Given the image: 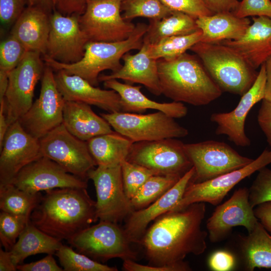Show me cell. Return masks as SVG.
<instances>
[{
	"label": "cell",
	"mask_w": 271,
	"mask_h": 271,
	"mask_svg": "<svg viewBox=\"0 0 271 271\" xmlns=\"http://www.w3.org/2000/svg\"><path fill=\"white\" fill-rule=\"evenodd\" d=\"M205 214V203L197 202L156 219L139 242L150 265L191 270L184 258L190 254L200 255L207 248L208 233L201 227Z\"/></svg>",
	"instance_id": "cell-1"
},
{
	"label": "cell",
	"mask_w": 271,
	"mask_h": 271,
	"mask_svg": "<svg viewBox=\"0 0 271 271\" xmlns=\"http://www.w3.org/2000/svg\"><path fill=\"white\" fill-rule=\"evenodd\" d=\"M87 188H60L45 191L30 222L60 241L68 240L98 220L96 201Z\"/></svg>",
	"instance_id": "cell-2"
},
{
	"label": "cell",
	"mask_w": 271,
	"mask_h": 271,
	"mask_svg": "<svg viewBox=\"0 0 271 271\" xmlns=\"http://www.w3.org/2000/svg\"><path fill=\"white\" fill-rule=\"evenodd\" d=\"M162 94L173 101L206 105L218 98L222 91L197 55L186 52L171 60H157Z\"/></svg>",
	"instance_id": "cell-3"
},
{
	"label": "cell",
	"mask_w": 271,
	"mask_h": 271,
	"mask_svg": "<svg viewBox=\"0 0 271 271\" xmlns=\"http://www.w3.org/2000/svg\"><path fill=\"white\" fill-rule=\"evenodd\" d=\"M148 28V25L145 23H138L132 34L120 41L88 42L83 57L75 63L60 62L46 55L43 59L47 66L53 70H63L68 74L80 76L95 86L98 83L100 72L105 70H110L112 72L117 71L122 66L120 60L125 54L141 49Z\"/></svg>",
	"instance_id": "cell-4"
},
{
	"label": "cell",
	"mask_w": 271,
	"mask_h": 271,
	"mask_svg": "<svg viewBox=\"0 0 271 271\" xmlns=\"http://www.w3.org/2000/svg\"><path fill=\"white\" fill-rule=\"evenodd\" d=\"M190 50L199 58L222 91L242 96L257 78L256 69L227 45L200 41Z\"/></svg>",
	"instance_id": "cell-5"
},
{
	"label": "cell",
	"mask_w": 271,
	"mask_h": 271,
	"mask_svg": "<svg viewBox=\"0 0 271 271\" xmlns=\"http://www.w3.org/2000/svg\"><path fill=\"white\" fill-rule=\"evenodd\" d=\"M68 242L76 251L99 262L114 258L134 260L137 257L124 228L110 221H99L80 231Z\"/></svg>",
	"instance_id": "cell-6"
},
{
	"label": "cell",
	"mask_w": 271,
	"mask_h": 271,
	"mask_svg": "<svg viewBox=\"0 0 271 271\" xmlns=\"http://www.w3.org/2000/svg\"><path fill=\"white\" fill-rule=\"evenodd\" d=\"M100 115L115 131L133 143L178 139L189 133L174 118L160 111L146 114L117 111Z\"/></svg>",
	"instance_id": "cell-7"
},
{
	"label": "cell",
	"mask_w": 271,
	"mask_h": 271,
	"mask_svg": "<svg viewBox=\"0 0 271 271\" xmlns=\"http://www.w3.org/2000/svg\"><path fill=\"white\" fill-rule=\"evenodd\" d=\"M122 1H87L78 22L88 42L120 41L132 34L136 25L123 19L120 14Z\"/></svg>",
	"instance_id": "cell-8"
},
{
	"label": "cell",
	"mask_w": 271,
	"mask_h": 271,
	"mask_svg": "<svg viewBox=\"0 0 271 271\" xmlns=\"http://www.w3.org/2000/svg\"><path fill=\"white\" fill-rule=\"evenodd\" d=\"M184 149L194 168L191 183L211 180L241 168L253 160L240 155L226 143L213 140L184 144Z\"/></svg>",
	"instance_id": "cell-9"
},
{
	"label": "cell",
	"mask_w": 271,
	"mask_h": 271,
	"mask_svg": "<svg viewBox=\"0 0 271 271\" xmlns=\"http://www.w3.org/2000/svg\"><path fill=\"white\" fill-rule=\"evenodd\" d=\"M41 55L28 51L20 63L8 73L4 105L9 125L18 120L33 103L36 85L45 69Z\"/></svg>",
	"instance_id": "cell-10"
},
{
	"label": "cell",
	"mask_w": 271,
	"mask_h": 271,
	"mask_svg": "<svg viewBox=\"0 0 271 271\" xmlns=\"http://www.w3.org/2000/svg\"><path fill=\"white\" fill-rule=\"evenodd\" d=\"M43 156L49 158L68 173L84 180L97 166L87 142L71 133L62 123L39 139Z\"/></svg>",
	"instance_id": "cell-11"
},
{
	"label": "cell",
	"mask_w": 271,
	"mask_h": 271,
	"mask_svg": "<svg viewBox=\"0 0 271 271\" xmlns=\"http://www.w3.org/2000/svg\"><path fill=\"white\" fill-rule=\"evenodd\" d=\"M97 166L88 174L96 193V217L118 223L134 210L124 191L121 165Z\"/></svg>",
	"instance_id": "cell-12"
},
{
	"label": "cell",
	"mask_w": 271,
	"mask_h": 271,
	"mask_svg": "<svg viewBox=\"0 0 271 271\" xmlns=\"http://www.w3.org/2000/svg\"><path fill=\"white\" fill-rule=\"evenodd\" d=\"M126 160L159 175L182 176L193 167L184 143L176 138L134 143Z\"/></svg>",
	"instance_id": "cell-13"
},
{
	"label": "cell",
	"mask_w": 271,
	"mask_h": 271,
	"mask_svg": "<svg viewBox=\"0 0 271 271\" xmlns=\"http://www.w3.org/2000/svg\"><path fill=\"white\" fill-rule=\"evenodd\" d=\"M65 102L53 70L47 66L41 78L39 97L19 120L26 131L40 139L63 123Z\"/></svg>",
	"instance_id": "cell-14"
},
{
	"label": "cell",
	"mask_w": 271,
	"mask_h": 271,
	"mask_svg": "<svg viewBox=\"0 0 271 271\" xmlns=\"http://www.w3.org/2000/svg\"><path fill=\"white\" fill-rule=\"evenodd\" d=\"M271 163V151L264 150L246 166L211 180L189 184L181 200L170 211L181 210L197 202L218 205L228 193L244 179Z\"/></svg>",
	"instance_id": "cell-15"
},
{
	"label": "cell",
	"mask_w": 271,
	"mask_h": 271,
	"mask_svg": "<svg viewBox=\"0 0 271 271\" xmlns=\"http://www.w3.org/2000/svg\"><path fill=\"white\" fill-rule=\"evenodd\" d=\"M0 151V185L12 183L23 168L43 156L39 139L19 120L9 125Z\"/></svg>",
	"instance_id": "cell-16"
},
{
	"label": "cell",
	"mask_w": 271,
	"mask_h": 271,
	"mask_svg": "<svg viewBox=\"0 0 271 271\" xmlns=\"http://www.w3.org/2000/svg\"><path fill=\"white\" fill-rule=\"evenodd\" d=\"M258 222L249 200V189L235 190L230 198L218 205L207 219L206 228L211 242L224 240L236 226L244 227L250 232Z\"/></svg>",
	"instance_id": "cell-17"
},
{
	"label": "cell",
	"mask_w": 271,
	"mask_h": 271,
	"mask_svg": "<svg viewBox=\"0 0 271 271\" xmlns=\"http://www.w3.org/2000/svg\"><path fill=\"white\" fill-rule=\"evenodd\" d=\"M88 42L78 15L65 16L58 11L51 15L45 55L60 62L75 63L83 57Z\"/></svg>",
	"instance_id": "cell-18"
},
{
	"label": "cell",
	"mask_w": 271,
	"mask_h": 271,
	"mask_svg": "<svg viewBox=\"0 0 271 271\" xmlns=\"http://www.w3.org/2000/svg\"><path fill=\"white\" fill-rule=\"evenodd\" d=\"M12 184L31 193L60 188H87V181L66 171L58 163L42 156L23 168Z\"/></svg>",
	"instance_id": "cell-19"
},
{
	"label": "cell",
	"mask_w": 271,
	"mask_h": 271,
	"mask_svg": "<svg viewBox=\"0 0 271 271\" xmlns=\"http://www.w3.org/2000/svg\"><path fill=\"white\" fill-rule=\"evenodd\" d=\"M266 72L264 63L260 66L257 78L252 86L244 93L235 108L228 112L214 113L210 119L217 125V135L224 134L235 145L249 146L250 140L245 131V120L252 107L264 98Z\"/></svg>",
	"instance_id": "cell-20"
},
{
	"label": "cell",
	"mask_w": 271,
	"mask_h": 271,
	"mask_svg": "<svg viewBox=\"0 0 271 271\" xmlns=\"http://www.w3.org/2000/svg\"><path fill=\"white\" fill-rule=\"evenodd\" d=\"M194 174L192 167L167 192L147 207L134 210L126 219L124 230L129 241L139 243L149 224L170 211L182 198Z\"/></svg>",
	"instance_id": "cell-21"
},
{
	"label": "cell",
	"mask_w": 271,
	"mask_h": 271,
	"mask_svg": "<svg viewBox=\"0 0 271 271\" xmlns=\"http://www.w3.org/2000/svg\"><path fill=\"white\" fill-rule=\"evenodd\" d=\"M56 71L54 74L56 84L65 101L96 106L108 113L122 111L120 96L114 90L96 87L84 78L63 70Z\"/></svg>",
	"instance_id": "cell-22"
},
{
	"label": "cell",
	"mask_w": 271,
	"mask_h": 271,
	"mask_svg": "<svg viewBox=\"0 0 271 271\" xmlns=\"http://www.w3.org/2000/svg\"><path fill=\"white\" fill-rule=\"evenodd\" d=\"M252 21L240 38L220 43L232 48L256 69L271 56V18L253 17Z\"/></svg>",
	"instance_id": "cell-23"
},
{
	"label": "cell",
	"mask_w": 271,
	"mask_h": 271,
	"mask_svg": "<svg viewBox=\"0 0 271 271\" xmlns=\"http://www.w3.org/2000/svg\"><path fill=\"white\" fill-rule=\"evenodd\" d=\"M122 59L124 64L119 70L109 75L99 76V81L121 79L142 84L155 95L162 94L157 60L149 57L147 44L143 43L137 53L131 55L127 52Z\"/></svg>",
	"instance_id": "cell-24"
},
{
	"label": "cell",
	"mask_w": 271,
	"mask_h": 271,
	"mask_svg": "<svg viewBox=\"0 0 271 271\" xmlns=\"http://www.w3.org/2000/svg\"><path fill=\"white\" fill-rule=\"evenodd\" d=\"M50 16L40 8L28 6L14 23L11 34L28 51L45 55L50 29Z\"/></svg>",
	"instance_id": "cell-25"
},
{
	"label": "cell",
	"mask_w": 271,
	"mask_h": 271,
	"mask_svg": "<svg viewBox=\"0 0 271 271\" xmlns=\"http://www.w3.org/2000/svg\"><path fill=\"white\" fill-rule=\"evenodd\" d=\"M103 83L106 88L119 94L123 112L141 113L147 109H154L174 118L183 117L188 113L187 107L182 102L160 103L150 99L142 92L141 86L121 83L117 79L106 80Z\"/></svg>",
	"instance_id": "cell-26"
},
{
	"label": "cell",
	"mask_w": 271,
	"mask_h": 271,
	"mask_svg": "<svg viewBox=\"0 0 271 271\" xmlns=\"http://www.w3.org/2000/svg\"><path fill=\"white\" fill-rule=\"evenodd\" d=\"M62 123L71 133L86 142L113 131L108 122L90 105L81 102L65 101Z\"/></svg>",
	"instance_id": "cell-27"
},
{
	"label": "cell",
	"mask_w": 271,
	"mask_h": 271,
	"mask_svg": "<svg viewBox=\"0 0 271 271\" xmlns=\"http://www.w3.org/2000/svg\"><path fill=\"white\" fill-rule=\"evenodd\" d=\"M196 21L202 33L201 42L207 43L237 40L243 36L251 24L248 18L237 17L233 12L199 17Z\"/></svg>",
	"instance_id": "cell-28"
},
{
	"label": "cell",
	"mask_w": 271,
	"mask_h": 271,
	"mask_svg": "<svg viewBox=\"0 0 271 271\" xmlns=\"http://www.w3.org/2000/svg\"><path fill=\"white\" fill-rule=\"evenodd\" d=\"M62 245L61 241L43 232L30 221L9 251L14 263L17 266L32 255L55 254Z\"/></svg>",
	"instance_id": "cell-29"
},
{
	"label": "cell",
	"mask_w": 271,
	"mask_h": 271,
	"mask_svg": "<svg viewBox=\"0 0 271 271\" xmlns=\"http://www.w3.org/2000/svg\"><path fill=\"white\" fill-rule=\"evenodd\" d=\"M239 249L244 268H271V235L258 221L247 235L240 236Z\"/></svg>",
	"instance_id": "cell-30"
},
{
	"label": "cell",
	"mask_w": 271,
	"mask_h": 271,
	"mask_svg": "<svg viewBox=\"0 0 271 271\" xmlns=\"http://www.w3.org/2000/svg\"><path fill=\"white\" fill-rule=\"evenodd\" d=\"M87 142L97 166H103L120 165L126 160L134 143L115 131L95 137Z\"/></svg>",
	"instance_id": "cell-31"
},
{
	"label": "cell",
	"mask_w": 271,
	"mask_h": 271,
	"mask_svg": "<svg viewBox=\"0 0 271 271\" xmlns=\"http://www.w3.org/2000/svg\"><path fill=\"white\" fill-rule=\"evenodd\" d=\"M196 19L183 12L173 11L160 20H150L143 43L153 44L167 37L191 34L199 30Z\"/></svg>",
	"instance_id": "cell-32"
},
{
	"label": "cell",
	"mask_w": 271,
	"mask_h": 271,
	"mask_svg": "<svg viewBox=\"0 0 271 271\" xmlns=\"http://www.w3.org/2000/svg\"><path fill=\"white\" fill-rule=\"evenodd\" d=\"M42 196L41 192L31 193L12 183L0 185V209L1 211L30 220Z\"/></svg>",
	"instance_id": "cell-33"
},
{
	"label": "cell",
	"mask_w": 271,
	"mask_h": 271,
	"mask_svg": "<svg viewBox=\"0 0 271 271\" xmlns=\"http://www.w3.org/2000/svg\"><path fill=\"white\" fill-rule=\"evenodd\" d=\"M202 31L187 35L172 36L164 38L153 44H147L149 57L155 60H171L179 57L198 42L201 41Z\"/></svg>",
	"instance_id": "cell-34"
},
{
	"label": "cell",
	"mask_w": 271,
	"mask_h": 271,
	"mask_svg": "<svg viewBox=\"0 0 271 271\" xmlns=\"http://www.w3.org/2000/svg\"><path fill=\"white\" fill-rule=\"evenodd\" d=\"M182 176L155 175L151 176L130 199L134 210L144 208L170 189Z\"/></svg>",
	"instance_id": "cell-35"
},
{
	"label": "cell",
	"mask_w": 271,
	"mask_h": 271,
	"mask_svg": "<svg viewBox=\"0 0 271 271\" xmlns=\"http://www.w3.org/2000/svg\"><path fill=\"white\" fill-rule=\"evenodd\" d=\"M65 271H117L116 267L109 266L92 259L85 254L75 251L72 247L62 244L55 254Z\"/></svg>",
	"instance_id": "cell-36"
},
{
	"label": "cell",
	"mask_w": 271,
	"mask_h": 271,
	"mask_svg": "<svg viewBox=\"0 0 271 271\" xmlns=\"http://www.w3.org/2000/svg\"><path fill=\"white\" fill-rule=\"evenodd\" d=\"M122 16L125 21L137 17L150 20H160L173 11L164 5L161 0H122L121 4Z\"/></svg>",
	"instance_id": "cell-37"
},
{
	"label": "cell",
	"mask_w": 271,
	"mask_h": 271,
	"mask_svg": "<svg viewBox=\"0 0 271 271\" xmlns=\"http://www.w3.org/2000/svg\"><path fill=\"white\" fill-rule=\"evenodd\" d=\"M120 165L124 191L130 200L151 176L159 175L152 170L127 160H123Z\"/></svg>",
	"instance_id": "cell-38"
},
{
	"label": "cell",
	"mask_w": 271,
	"mask_h": 271,
	"mask_svg": "<svg viewBox=\"0 0 271 271\" xmlns=\"http://www.w3.org/2000/svg\"><path fill=\"white\" fill-rule=\"evenodd\" d=\"M29 221L25 218L1 212L0 240L6 250H10Z\"/></svg>",
	"instance_id": "cell-39"
},
{
	"label": "cell",
	"mask_w": 271,
	"mask_h": 271,
	"mask_svg": "<svg viewBox=\"0 0 271 271\" xmlns=\"http://www.w3.org/2000/svg\"><path fill=\"white\" fill-rule=\"evenodd\" d=\"M28 50L11 34L0 46V70L9 73L21 61Z\"/></svg>",
	"instance_id": "cell-40"
},
{
	"label": "cell",
	"mask_w": 271,
	"mask_h": 271,
	"mask_svg": "<svg viewBox=\"0 0 271 271\" xmlns=\"http://www.w3.org/2000/svg\"><path fill=\"white\" fill-rule=\"evenodd\" d=\"M258 173L249 189V200L251 206L271 202V170L266 167Z\"/></svg>",
	"instance_id": "cell-41"
},
{
	"label": "cell",
	"mask_w": 271,
	"mask_h": 271,
	"mask_svg": "<svg viewBox=\"0 0 271 271\" xmlns=\"http://www.w3.org/2000/svg\"><path fill=\"white\" fill-rule=\"evenodd\" d=\"M173 11H179L195 18L211 16L215 13L212 10L208 0H161Z\"/></svg>",
	"instance_id": "cell-42"
},
{
	"label": "cell",
	"mask_w": 271,
	"mask_h": 271,
	"mask_svg": "<svg viewBox=\"0 0 271 271\" xmlns=\"http://www.w3.org/2000/svg\"><path fill=\"white\" fill-rule=\"evenodd\" d=\"M233 13L239 18L263 16L271 18V1L242 0Z\"/></svg>",
	"instance_id": "cell-43"
},
{
	"label": "cell",
	"mask_w": 271,
	"mask_h": 271,
	"mask_svg": "<svg viewBox=\"0 0 271 271\" xmlns=\"http://www.w3.org/2000/svg\"><path fill=\"white\" fill-rule=\"evenodd\" d=\"M25 0H0V19L4 25L14 24L25 9Z\"/></svg>",
	"instance_id": "cell-44"
},
{
	"label": "cell",
	"mask_w": 271,
	"mask_h": 271,
	"mask_svg": "<svg viewBox=\"0 0 271 271\" xmlns=\"http://www.w3.org/2000/svg\"><path fill=\"white\" fill-rule=\"evenodd\" d=\"M235 260L233 254L225 250H218L210 256L208 264L210 268L215 271H228L235 265Z\"/></svg>",
	"instance_id": "cell-45"
},
{
	"label": "cell",
	"mask_w": 271,
	"mask_h": 271,
	"mask_svg": "<svg viewBox=\"0 0 271 271\" xmlns=\"http://www.w3.org/2000/svg\"><path fill=\"white\" fill-rule=\"evenodd\" d=\"M53 254H48L46 256L38 261L17 265L20 271H63V268L57 263Z\"/></svg>",
	"instance_id": "cell-46"
},
{
	"label": "cell",
	"mask_w": 271,
	"mask_h": 271,
	"mask_svg": "<svg viewBox=\"0 0 271 271\" xmlns=\"http://www.w3.org/2000/svg\"><path fill=\"white\" fill-rule=\"evenodd\" d=\"M258 123L271 147V102L263 99L257 117Z\"/></svg>",
	"instance_id": "cell-47"
},
{
	"label": "cell",
	"mask_w": 271,
	"mask_h": 271,
	"mask_svg": "<svg viewBox=\"0 0 271 271\" xmlns=\"http://www.w3.org/2000/svg\"><path fill=\"white\" fill-rule=\"evenodd\" d=\"M88 0H57L55 7L63 15H81L84 11Z\"/></svg>",
	"instance_id": "cell-48"
},
{
	"label": "cell",
	"mask_w": 271,
	"mask_h": 271,
	"mask_svg": "<svg viewBox=\"0 0 271 271\" xmlns=\"http://www.w3.org/2000/svg\"><path fill=\"white\" fill-rule=\"evenodd\" d=\"M123 260L122 268L127 271H183L180 267L177 266L144 265L130 259Z\"/></svg>",
	"instance_id": "cell-49"
},
{
	"label": "cell",
	"mask_w": 271,
	"mask_h": 271,
	"mask_svg": "<svg viewBox=\"0 0 271 271\" xmlns=\"http://www.w3.org/2000/svg\"><path fill=\"white\" fill-rule=\"evenodd\" d=\"M255 216L271 235V202L261 203L254 208Z\"/></svg>",
	"instance_id": "cell-50"
},
{
	"label": "cell",
	"mask_w": 271,
	"mask_h": 271,
	"mask_svg": "<svg viewBox=\"0 0 271 271\" xmlns=\"http://www.w3.org/2000/svg\"><path fill=\"white\" fill-rule=\"evenodd\" d=\"M214 13L233 12L239 5L238 0H208Z\"/></svg>",
	"instance_id": "cell-51"
},
{
	"label": "cell",
	"mask_w": 271,
	"mask_h": 271,
	"mask_svg": "<svg viewBox=\"0 0 271 271\" xmlns=\"http://www.w3.org/2000/svg\"><path fill=\"white\" fill-rule=\"evenodd\" d=\"M17 266L14 263L9 251L0 249V271H16Z\"/></svg>",
	"instance_id": "cell-52"
},
{
	"label": "cell",
	"mask_w": 271,
	"mask_h": 271,
	"mask_svg": "<svg viewBox=\"0 0 271 271\" xmlns=\"http://www.w3.org/2000/svg\"><path fill=\"white\" fill-rule=\"evenodd\" d=\"M9 126L5 112L4 99H3L0 101V149L2 147Z\"/></svg>",
	"instance_id": "cell-53"
},
{
	"label": "cell",
	"mask_w": 271,
	"mask_h": 271,
	"mask_svg": "<svg viewBox=\"0 0 271 271\" xmlns=\"http://www.w3.org/2000/svg\"><path fill=\"white\" fill-rule=\"evenodd\" d=\"M266 72L265 95L263 99L271 102V56L264 63Z\"/></svg>",
	"instance_id": "cell-54"
},
{
	"label": "cell",
	"mask_w": 271,
	"mask_h": 271,
	"mask_svg": "<svg viewBox=\"0 0 271 271\" xmlns=\"http://www.w3.org/2000/svg\"><path fill=\"white\" fill-rule=\"evenodd\" d=\"M28 6L40 8L51 14V10L54 8L53 0H25Z\"/></svg>",
	"instance_id": "cell-55"
},
{
	"label": "cell",
	"mask_w": 271,
	"mask_h": 271,
	"mask_svg": "<svg viewBox=\"0 0 271 271\" xmlns=\"http://www.w3.org/2000/svg\"><path fill=\"white\" fill-rule=\"evenodd\" d=\"M8 83V73L0 70V101L5 99Z\"/></svg>",
	"instance_id": "cell-56"
},
{
	"label": "cell",
	"mask_w": 271,
	"mask_h": 271,
	"mask_svg": "<svg viewBox=\"0 0 271 271\" xmlns=\"http://www.w3.org/2000/svg\"><path fill=\"white\" fill-rule=\"evenodd\" d=\"M57 0H53V2H54L55 7V5H56V4L57 3Z\"/></svg>",
	"instance_id": "cell-57"
}]
</instances>
